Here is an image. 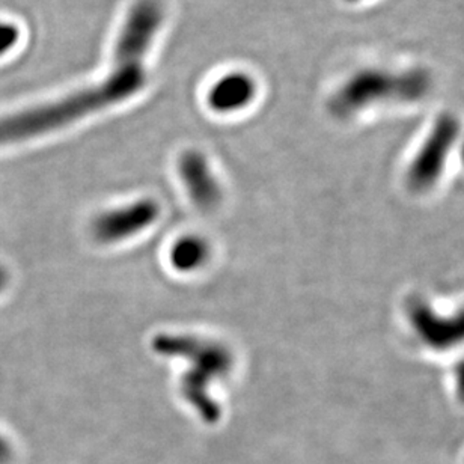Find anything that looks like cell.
Listing matches in <instances>:
<instances>
[{
    "label": "cell",
    "instance_id": "cell-13",
    "mask_svg": "<svg viewBox=\"0 0 464 464\" xmlns=\"http://www.w3.org/2000/svg\"><path fill=\"white\" fill-rule=\"evenodd\" d=\"M9 282V275L6 270H5L2 266H0V291H4L5 288H6V285H8Z\"/></svg>",
    "mask_w": 464,
    "mask_h": 464
},
{
    "label": "cell",
    "instance_id": "cell-3",
    "mask_svg": "<svg viewBox=\"0 0 464 464\" xmlns=\"http://www.w3.org/2000/svg\"><path fill=\"white\" fill-rule=\"evenodd\" d=\"M154 347L163 356H184L192 362V370L181 382V391L188 401L199 404L198 407L207 411V415L211 413L215 404L206 391L210 388L211 382L228 374L232 368L231 353L227 347L213 341L193 340L188 336H160L154 341Z\"/></svg>",
    "mask_w": 464,
    "mask_h": 464
},
{
    "label": "cell",
    "instance_id": "cell-10",
    "mask_svg": "<svg viewBox=\"0 0 464 464\" xmlns=\"http://www.w3.org/2000/svg\"><path fill=\"white\" fill-rule=\"evenodd\" d=\"M22 40V29L18 24L0 20V58L11 53Z\"/></svg>",
    "mask_w": 464,
    "mask_h": 464
},
{
    "label": "cell",
    "instance_id": "cell-5",
    "mask_svg": "<svg viewBox=\"0 0 464 464\" xmlns=\"http://www.w3.org/2000/svg\"><path fill=\"white\" fill-rule=\"evenodd\" d=\"M407 318L425 344L436 350H447L464 341V309L443 317L422 300L407 304Z\"/></svg>",
    "mask_w": 464,
    "mask_h": 464
},
{
    "label": "cell",
    "instance_id": "cell-7",
    "mask_svg": "<svg viewBox=\"0 0 464 464\" xmlns=\"http://www.w3.org/2000/svg\"><path fill=\"white\" fill-rule=\"evenodd\" d=\"M258 97V82L240 70L225 72L207 91L206 103L218 115H234L246 111Z\"/></svg>",
    "mask_w": 464,
    "mask_h": 464
},
{
    "label": "cell",
    "instance_id": "cell-9",
    "mask_svg": "<svg viewBox=\"0 0 464 464\" xmlns=\"http://www.w3.org/2000/svg\"><path fill=\"white\" fill-rule=\"evenodd\" d=\"M208 258V246L198 237H186L174 246L170 261L179 272H193L201 267Z\"/></svg>",
    "mask_w": 464,
    "mask_h": 464
},
{
    "label": "cell",
    "instance_id": "cell-2",
    "mask_svg": "<svg viewBox=\"0 0 464 464\" xmlns=\"http://www.w3.org/2000/svg\"><path fill=\"white\" fill-rule=\"evenodd\" d=\"M431 83L430 72L422 68L401 72L362 70L335 91L329 100V111L345 120L374 104L413 103L427 97Z\"/></svg>",
    "mask_w": 464,
    "mask_h": 464
},
{
    "label": "cell",
    "instance_id": "cell-6",
    "mask_svg": "<svg viewBox=\"0 0 464 464\" xmlns=\"http://www.w3.org/2000/svg\"><path fill=\"white\" fill-rule=\"evenodd\" d=\"M159 213L156 202L142 199L97 218L92 224V234L102 243L127 240L148 228L159 218Z\"/></svg>",
    "mask_w": 464,
    "mask_h": 464
},
{
    "label": "cell",
    "instance_id": "cell-11",
    "mask_svg": "<svg viewBox=\"0 0 464 464\" xmlns=\"http://www.w3.org/2000/svg\"><path fill=\"white\" fill-rule=\"evenodd\" d=\"M456 389L457 395L464 402V361L456 368Z\"/></svg>",
    "mask_w": 464,
    "mask_h": 464
},
{
    "label": "cell",
    "instance_id": "cell-14",
    "mask_svg": "<svg viewBox=\"0 0 464 464\" xmlns=\"http://www.w3.org/2000/svg\"><path fill=\"white\" fill-rule=\"evenodd\" d=\"M348 2H357V0H348Z\"/></svg>",
    "mask_w": 464,
    "mask_h": 464
},
{
    "label": "cell",
    "instance_id": "cell-12",
    "mask_svg": "<svg viewBox=\"0 0 464 464\" xmlns=\"http://www.w3.org/2000/svg\"><path fill=\"white\" fill-rule=\"evenodd\" d=\"M9 447L8 443L5 442L4 439L0 438V464H4L5 461L9 459Z\"/></svg>",
    "mask_w": 464,
    "mask_h": 464
},
{
    "label": "cell",
    "instance_id": "cell-4",
    "mask_svg": "<svg viewBox=\"0 0 464 464\" xmlns=\"http://www.w3.org/2000/svg\"><path fill=\"white\" fill-rule=\"evenodd\" d=\"M459 131L460 125L456 116L442 115L438 118L424 145L407 169L406 183L409 188L413 192H427L438 183Z\"/></svg>",
    "mask_w": 464,
    "mask_h": 464
},
{
    "label": "cell",
    "instance_id": "cell-15",
    "mask_svg": "<svg viewBox=\"0 0 464 464\" xmlns=\"http://www.w3.org/2000/svg\"><path fill=\"white\" fill-rule=\"evenodd\" d=\"M463 160H464V145H463Z\"/></svg>",
    "mask_w": 464,
    "mask_h": 464
},
{
    "label": "cell",
    "instance_id": "cell-8",
    "mask_svg": "<svg viewBox=\"0 0 464 464\" xmlns=\"http://www.w3.org/2000/svg\"><path fill=\"white\" fill-rule=\"evenodd\" d=\"M179 172L198 207L213 208L218 206L222 193L204 154L193 150L183 152L179 160Z\"/></svg>",
    "mask_w": 464,
    "mask_h": 464
},
{
    "label": "cell",
    "instance_id": "cell-1",
    "mask_svg": "<svg viewBox=\"0 0 464 464\" xmlns=\"http://www.w3.org/2000/svg\"><path fill=\"white\" fill-rule=\"evenodd\" d=\"M165 17L160 0H134L116 35L109 72L92 85L61 99L0 116V147L53 133L133 99L147 86L148 56Z\"/></svg>",
    "mask_w": 464,
    "mask_h": 464
}]
</instances>
